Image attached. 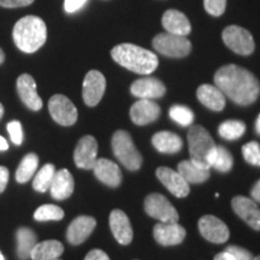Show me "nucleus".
<instances>
[{
	"label": "nucleus",
	"mask_w": 260,
	"mask_h": 260,
	"mask_svg": "<svg viewBox=\"0 0 260 260\" xmlns=\"http://www.w3.org/2000/svg\"><path fill=\"white\" fill-rule=\"evenodd\" d=\"M214 86L240 106L252 105L260 94L258 79L249 70L235 64L224 65L217 70L214 74Z\"/></svg>",
	"instance_id": "1"
},
{
	"label": "nucleus",
	"mask_w": 260,
	"mask_h": 260,
	"mask_svg": "<svg viewBox=\"0 0 260 260\" xmlns=\"http://www.w3.org/2000/svg\"><path fill=\"white\" fill-rule=\"evenodd\" d=\"M112 59L123 68L139 75H149L158 68L159 60L153 52L134 44L117 45L111 51Z\"/></svg>",
	"instance_id": "2"
},
{
	"label": "nucleus",
	"mask_w": 260,
	"mask_h": 260,
	"mask_svg": "<svg viewBox=\"0 0 260 260\" xmlns=\"http://www.w3.org/2000/svg\"><path fill=\"white\" fill-rule=\"evenodd\" d=\"M12 38L16 46L22 52L34 53L46 42V24L38 16H25L15 24Z\"/></svg>",
	"instance_id": "3"
},
{
	"label": "nucleus",
	"mask_w": 260,
	"mask_h": 260,
	"mask_svg": "<svg viewBox=\"0 0 260 260\" xmlns=\"http://www.w3.org/2000/svg\"><path fill=\"white\" fill-rule=\"evenodd\" d=\"M188 146L190 160L205 169H211L210 162L216 149L212 136L204 126L193 125L188 130Z\"/></svg>",
	"instance_id": "4"
},
{
	"label": "nucleus",
	"mask_w": 260,
	"mask_h": 260,
	"mask_svg": "<svg viewBox=\"0 0 260 260\" xmlns=\"http://www.w3.org/2000/svg\"><path fill=\"white\" fill-rule=\"evenodd\" d=\"M112 151L119 162L130 171H136L142 165V155L135 147L132 136L125 130H118L112 136Z\"/></svg>",
	"instance_id": "5"
},
{
	"label": "nucleus",
	"mask_w": 260,
	"mask_h": 260,
	"mask_svg": "<svg viewBox=\"0 0 260 260\" xmlns=\"http://www.w3.org/2000/svg\"><path fill=\"white\" fill-rule=\"evenodd\" d=\"M152 45L155 51L170 58L187 57L191 51V44L186 37L170 34L168 31L155 35Z\"/></svg>",
	"instance_id": "6"
},
{
	"label": "nucleus",
	"mask_w": 260,
	"mask_h": 260,
	"mask_svg": "<svg viewBox=\"0 0 260 260\" xmlns=\"http://www.w3.org/2000/svg\"><path fill=\"white\" fill-rule=\"evenodd\" d=\"M223 42L240 56H251L255 50V42L247 29L239 25H229L222 32Z\"/></svg>",
	"instance_id": "7"
},
{
	"label": "nucleus",
	"mask_w": 260,
	"mask_h": 260,
	"mask_svg": "<svg viewBox=\"0 0 260 260\" xmlns=\"http://www.w3.org/2000/svg\"><path fill=\"white\" fill-rule=\"evenodd\" d=\"M145 211L159 222H178L177 210L162 194L152 193L145 199Z\"/></svg>",
	"instance_id": "8"
},
{
	"label": "nucleus",
	"mask_w": 260,
	"mask_h": 260,
	"mask_svg": "<svg viewBox=\"0 0 260 260\" xmlns=\"http://www.w3.org/2000/svg\"><path fill=\"white\" fill-rule=\"evenodd\" d=\"M48 111L54 122L63 126L74 125L79 117L76 106L63 94H56L51 98L48 102Z\"/></svg>",
	"instance_id": "9"
},
{
	"label": "nucleus",
	"mask_w": 260,
	"mask_h": 260,
	"mask_svg": "<svg viewBox=\"0 0 260 260\" xmlns=\"http://www.w3.org/2000/svg\"><path fill=\"white\" fill-rule=\"evenodd\" d=\"M106 89V80L98 70H90L83 80L82 96L87 106L94 107L103 99Z\"/></svg>",
	"instance_id": "10"
},
{
	"label": "nucleus",
	"mask_w": 260,
	"mask_h": 260,
	"mask_svg": "<svg viewBox=\"0 0 260 260\" xmlns=\"http://www.w3.org/2000/svg\"><path fill=\"white\" fill-rule=\"evenodd\" d=\"M199 232L201 236L212 243H224L229 240L230 232L226 224L212 214H206L199 219Z\"/></svg>",
	"instance_id": "11"
},
{
	"label": "nucleus",
	"mask_w": 260,
	"mask_h": 260,
	"mask_svg": "<svg viewBox=\"0 0 260 260\" xmlns=\"http://www.w3.org/2000/svg\"><path fill=\"white\" fill-rule=\"evenodd\" d=\"M98 159V142L92 135H86L80 140L74 152V161L77 168L92 170Z\"/></svg>",
	"instance_id": "12"
},
{
	"label": "nucleus",
	"mask_w": 260,
	"mask_h": 260,
	"mask_svg": "<svg viewBox=\"0 0 260 260\" xmlns=\"http://www.w3.org/2000/svg\"><path fill=\"white\" fill-rule=\"evenodd\" d=\"M186 235V229L177 222H159L153 228L154 240L161 246L180 245Z\"/></svg>",
	"instance_id": "13"
},
{
	"label": "nucleus",
	"mask_w": 260,
	"mask_h": 260,
	"mask_svg": "<svg viewBox=\"0 0 260 260\" xmlns=\"http://www.w3.org/2000/svg\"><path fill=\"white\" fill-rule=\"evenodd\" d=\"M232 207L237 216L248 224L252 229L260 230V209L253 199L237 195L232 200Z\"/></svg>",
	"instance_id": "14"
},
{
	"label": "nucleus",
	"mask_w": 260,
	"mask_h": 260,
	"mask_svg": "<svg viewBox=\"0 0 260 260\" xmlns=\"http://www.w3.org/2000/svg\"><path fill=\"white\" fill-rule=\"evenodd\" d=\"M158 180L164 184V187L176 198H186L189 194V183L182 177L178 171L170 168L160 167L155 171Z\"/></svg>",
	"instance_id": "15"
},
{
	"label": "nucleus",
	"mask_w": 260,
	"mask_h": 260,
	"mask_svg": "<svg viewBox=\"0 0 260 260\" xmlns=\"http://www.w3.org/2000/svg\"><path fill=\"white\" fill-rule=\"evenodd\" d=\"M160 116V106L151 99H140L130 107V118L136 125H147Z\"/></svg>",
	"instance_id": "16"
},
{
	"label": "nucleus",
	"mask_w": 260,
	"mask_h": 260,
	"mask_svg": "<svg viewBox=\"0 0 260 260\" xmlns=\"http://www.w3.org/2000/svg\"><path fill=\"white\" fill-rule=\"evenodd\" d=\"M130 92L139 99H159L167 93V87L155 77H142L136 80L130 87Z\"/></svg>",
	"instance_id": "17"
},
{
	"label": "nucleus",
	"mask_w": 260,
	"mask_h": 260,
	"mask_svg": "<svg viewBox=\"0 0 260 260\" xmlns=\"http://www.w3.org/2000/svg\"><path fill=\"white\" fill-rule=\"evenodd\" d=\"M17 92L28 109L39 111L42 109V100L37 90V83L29 74H23L17 79Z\"/></svg>",
	"instance_id": "18"
},
{
	"label": "nucleus",
	"mask_w": 260,
	"mask_h": 260,
	"mask_svg": "<svg viewBox=\"0 0 260 260\" xmlns=\"http://www.w3.org/2000/svg\"><path fill=\"white\" fill-rule=\"evenodd\" d=\"M96 226V220L89 216H80L70 223L67 232V240L77 246L86 241Z\"/></svg>",
	"instance_id": "19"
},
{
	"label": "nucleus",
	"mask_w": 260,
	"mask_h": 260,
	"mask_svg": "<svg viewBox=\"0 0 260 260\" xmlns=\"http://www.w3.org/2000/svg\"><path fill=\"white\" fill-rule=\"evenodd\" d=\"M94 175L102 183L106 186L116 188L122 182V172L118 165L110 159L99 158L96 159L95 165L92 169Z\"/></svg>",
	"instance_id": "20"
},
{
	"label": "nucleus",
	"mask_w": 260,
	"mask_h": 260,
	"mask_svg": "<svg viewBox=\"0 0 260 260\" xmlns=\"http://www.w3.org/2000/svg\"><path fill=\"white\" fill-rule=\"evenodd\" d=\"M110 228L111 232L117 240V242L123 246H128L133 241V233L132 224L128 216L121 210H113L110 214Z\"/></svg>",
	"instance_id": "21"
},
{
	"label": "nucleus",
	"mask_w": 260,
	"mask_h": 260,
	"mask_svg": "<svg viewBox=\"0 0 260 260\" xmlns=\"http://www.w3.org/2000/svg\"><path fill=\"white\" fill-rule=\"evenodd\" d=\"M161 24L168 32L180 35V37H187L191 31L190 22L187 18V16L175 9L167 10L164 12L161 18Z\"/></svg>",
	"instance_id": "22"
},
{
	"label": "nucleus",
	"mask_w": 260,
	"mask_h": 260,
	"mask_svg": "<svg viewBox=\"0 0 260 260\" xmlns=\"http://www.w3.org/2000/svg\"><path fill=\"white\" fill-rule=\"evenodd\" d=\"M75 182L73 175L67 169H61L56 171L53 180H52L50 191L51 197L56 200H65L71 197L74 193Z\"/></svg>",
	"instance_id": "23"
},
{
	"label": "nucleus",
	"mask_w": 260,
	"mask_h": 260,
	"mask_svg": "<svg viewBox=\"0 0 260 260\" xmlns=\"http://www.w3.org/2000/svg\"><path fill=\"white\" fill-rule=\"evenodd\" d=\"M199 102L212 111H222L225 107V95L217 86L212 84H201L197 90Z\"/></svg>",
	"instance_id": "24"
},
{
	"label": "nucleus",
	"mask_w": 260,
	"mask_h": 260,
	"mask_svg": "<svg viewBox=\"0 0 260 260\" xmlns=\"http://www.w3.org/2000/svg\"><path fill=\"white\" fill-rule=\"evenodd\" d=\"M152 145L160 153L175 154L183 147V141L181 136L171 132H159L152 138Z\"/></svg>",
	"instance_id": "25"
},
{
	"label": "nucleus",
	"mask_w": 260,
	"mask_h": 260,
	"mask_svg": "<svg viewBox=\"0 0 260 260\" xmlns=\"http://www.w3.org/2000/svg\"><path fill=\"white\" fill-rule=\"evenodd\" d=\"M177 171L189 184H200L210 178V169H205L194 161L183 160L178 164Z\"/></svg>",
	"instance_id": "26"
},
{
	"label": "nucleus",
	"mask_w": 260,
	"mask_h": 260,
	"mask_svg": "<svg viewBox=\"0 0 260 260\" xmlns=\"http://www.w3.org/2000/svg\"><path fill=\"white\" fill-rule=\"evenodd\" d=\"M64 252L63 243L57 240L38 242L31 249L30 258L32 260H53L59 258Z\"/></svg>",
	"instance_id": "27"
},
{
	"label": "nucleus",
	"mask_w": 260,
	"mask_h": 260,
	"mask_svg": "<svg viewBox=\"0 0 260 260\" xmlns=\"http://www.w3.org/2000/svg\"><path fill=\"white\" fill-rule=\"evenodd\" d=\"M16 237H17V256L21 260L29 259L31 249L38 243L37 234L29 228H19Z\"/></svg>",
	"instance_id": "28"
},
{
	"label": "nucleus",
	"mask_w": 260,
	"mask_h": 260,
	"mask_svg": "<svg viewBox=\"0 0 260 260\" xmlns=\"http://www.w3.org/2000/svg\"><path fill=\"white\" fill-rule=\"evenodd\" d=\"M39 167V157L35 153H29L22 159L16 171V181L18 183H27L34 176Z\"/></svg>",
	"instance_id": "29"
},
{
	"label": "nucleus",
	"mask_w": 260,
	"mask_h": 260,
	"mask_svg": "<svg viewBox=\"0 0 260 260\" xmlns=\"http://www.w3.org/2000/svg\"><path fill=\"white\" fill-rule=\"evenodd\" d=\"M234 159L233 155L224 146H216L214 153L211 159L210 167L219 172H229L233 169Z\"/></svg>",
	"instance_id": "30"
},
{
	"label": "nucleus",
	"mask_w": 260,
	"mask_h": 260,
	"mask_svg": "<svg viewBox=\"0 0 260 260\" xmlns=\"http://www.w3.org/2000/svg\"><path fill=\"white\" fill-rule=\"evenodd\" d=\"M246 133V124L242 121L237 119H229V121L223 122L218 128V134L222 139L228 141H234L242 138Z\"/></svg>",
	"instance_id": "31"
},
{
	"label": "nucleus",
	"mask_w": 260,
	"mask_h": 260,
	"mask_svg": "<svg viewBox=\"0 0 260 260\" xmlns=\"http://www.w3.org/2000/svg\"><path fill=\"white\" fill-rule=\"evenodd\" d=\"M54 174H56V168L53 164H46L44 165L38 174L34 176V181H32V188L40 193H45L50 189L52 180H53Z\"/></svg>",
	"instance_id": "32"
},
{
	"label": "nucleus",
	"mask_w": 260,
	"mask_h": 260,
	"mask_svg": "<svg viewBox=\"0 0 260 260\" xmlns=\"http://www.w3.org/2000/svg\"><path fill=\"white\" fill-rule=\"evenodd\" d=\"M64 218V211L57 205H42L35 211L34 219L38 222H48V220H60Z\"/></svg>",
	"instance_id": "33"
},
{
	"label": "nucleus",
	"mask_w": 260,
	"mask_h": 260,
	"mask_svg": "<svg viewBox=\"0 0 260 260\" xmlns=\"http://www.w3.org/2000/svg\"><path fill=\"white\" fill-rule=\"evenodd\" d=\"M169 116L175 123L181 126H190L194 122V113L189 107L183 105H174L169 110Z\"/></svg>",
	"instance_id": "34"
},
{
	"label": "nucleus",
	"mask_w": 260,
	"mask_h": 260,
	"mask_svg": "<svg viewBox=\"0 0 260 260\" xmlns=\"http://www.w3.org/2000/svg\"><path fill=\"white\" fill-rule=\"evenodd\" d=\"M242 154L248 164L260 167V145L258 142L251 141L248 144L243 145Z\"/></svg>",
	"instance_id": "35"
},
{
	"label": "nucleus",
	"mask_w": 260,
	"mask_h": 260,
	"mask_svg": "<svg viewBox=\"0 0 260 260\" xmlns=\"http://www.w3.org/2000/svg\"><path fill=\"white\" fill-rule=\"evenodd\" d=\"M204 8L207 14L219 17L225 11L226 0H204Z\"/></svg>",
	"instance_id": "36"
},
{
	"label": "nucleus",
	"mask_w": 260,
	"mask_h": 260,
	"mask_svg": "<svg viewBox=\"0 0 260 260\" xmlns=\"http://www.w3.org/2000/svg\"><path fill=\"white\" fill-rule=\"evenodd\" d=\"M8 132L11 138V141L15 145H22L23 142V130H22V124L18 121H12L8 124Z\"/></svg>",
	"instance_id": "37"
},
{
	"label": "nucleus",
	"mask_w": 260,
	"mask_h": 260,
	"mask_svg": "<svg viewBox=\"0 0 260 260\" xmlns=\"http://www.w3.org/2000/svg\"><path fill=\"white\" fill-rule=\"evenodd\" d=\"M225 251L229 252L236 260H254V256L251 252L240 246H228Z\"/></svg>",
	"instance_id": "38"
},
{
	"label": "nucleus",
	"mask_w": 260,
	"mask_h": 260,
	"mask_svg": "<svg viewBox=\"0 0 260 260\" xmlns=\"http://www.w3.org/2000/svg\"><path fill=\"white\" fill-rule=\"evenodd\" d=\"M34 3V0H0V6L6 9L24 8Z\"/></svg>",
	"instance_id": "39"
},
{
	"label": "nucleus",
	"mask_w": 260,
	"mask_h": 260,
	"mask_svg": "<svg viewBox=\"0 0 260 260\" xmlns=\"http://www.w3.org/2000/svg\"><path fill=\"white\" fill-rule=\"evenodd\" d=\"M86 3L87 0H65L64 9L68 14H74V12L79 11Z\"/></svg>",
	"instance_id": "40"
},
{
	"label": "nucleus",
	"mask_w": 260,
	"mask_h": 260,
	"mask_svg": "<svg viewBox=\"0 0 260 260\" xmlns=\"http://www.w3.org/2000/svg\"><path fill=\"white\" fill-rule=\"evenodd\" d=\"M84 260H110V258L102 249H92V251L88 252Z\"/></svg>",
	"instance_id": "41"
},
{
	"label": "nucleus",
	"mask_w": 260,
	"mask_h": 260,
	"mask_svg": "<svg viewBox=\"0 0 260 260\" xmlns=\"http://www.w3.org/2000/svg\"><path fill=\"white\" fill-rule=\"evenodd\" d=\"M9 170L8 168L0 167V193L5 190L6 186H8L9 182Z\"/></svg>",
	"instance_id": "42"
},
{
	"label": "nucleus",
	"mask_w": 260,
	"mask_h": 260,
	"mask_svg": "<svg viewBox=\"0 0 260 260\" xmlns=\"http://www.w3.org/2000/svg\"><path fill=\"white\" fill-rule=\"evenodd\" d=\"M252 199L255 201V203H260V180L256 182V183L253 186L251 190Z\"/></svg>",
	"instance_id": "43"
},
{
	"label": "nucleus",
	"mask_w": 260,
	"mask_h": 260,
	"mask_svg": "<svg viewBox=\"0 0 260 260\" xmlns=\"http://www.w3.org/2000/svg\"><path fill=\"white\" fill-rule=\"evenodd\" d=\"M213 260H236V259L234 258V256H233L232 254H230L229 252L224 251V252L218 253V254L214 256Z\"/></svg>",
	"instance_id": "44"
},
{
	"label": "nucleus",
	"mask_w": 260,
	"mask_h": 260,
	"mask_svg": "<svg viewBox=\"0 0 260 260\" xmlns=\"http://www.w3.org/2000/svg\"><path fill=\"white\" fill-rule=\"evenodd\" d=\"M8 148H9L8 141H6L3 136H0V151H6Z\"/></svg>",
	"instance_id": "45"
},
{
	"label": "nucleus",
	"mask_w": 260,
	"mask_h": 260,
	"mask_svg": "<svg viewBox=\"0 0 260 260\" xmlns=\"http://www.w3.org/2000/svg\"><path fill=\"white\" fill-rule=\"evenodd\" d=\"M255 132L256 134L260 135V115L258 116V118H256L255 121Z\"/></svg>",
	"instance_id": "46"
},
{
	"label": "nucleus",
	"mask_w": 260,
	"mask_h": 260,
	"mask_svg": "<svg viewBox=\"0 0 260 260\" xmlns=\"http://www.w3.org/2000/svg\"><path fill=\"white\" fill-rule=\"evenodd\" d=\"M4 60H5V53H4V51L0 48V64L4 63Z\"/></svg>",
	"instance_id": "47"
},
{
	"label": "nucleus",
	"mask_w": 260,
	"mask_h": 260,
	"mask_svg": "<svg viewBox=\"0 0 260 260\" xmlns=\"http://www.w3.org/2000/svg\"><path fill=\"white\" fill-rule=\"evenodd\" d=\"M3 115H4V106H3L2 104H0V119H2Z\"/></svg>",
	"instance_id": "48"
},
{
	"label": "nucleus",
	"mask_w": 260,
	"mask_h": 260,
	"mask_svg": "<svg viewBox=\"0 0 260 260\" xmlns=\"http://www.w3.org/2000/svg\"><path fill=\"white\" fill-rule=\"evenodd\" d=\"M0 260H5V258H4V255L2 254V252H0Z\"/></svg>",
	"instance_id": "49"
},
{
	"label": "nucleus",
	"mask_w": 260,
	"mask_h": 260,
	"mask_svg": "<svg viewBox=\"0 0 260 260\" xmlns=\"http://www.w3.org/2000/svg\"><path fill=\"white\" fill-rule=\"evenodd\" d=\"M254 260H260V255H258V256H255V258H254Z\"/></svg>",
	"instance_id": "50"
},
{
	"label": "nucleus",
	"mask_w": 260,
	"mask_h": 260,
	"mask_svg": "<svg viewBox=\"0 0 260 260\" xmlns=\"http://www.w3.org/2000/svg\"><path fill=\"white\" fill-rule=\"evenodd\" d=\"M53 260H60V259H59V258H57V259H53Z\"/></svg>",
	"instance_id": "51"
}]
</instances>
